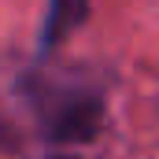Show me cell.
<instances>
[{
    "label": "cell",
    "instance_id": "obj_1",
    "mask_svg": "<svg viewBox=\"0 0 159 159\" xmlns=\"http://www.w3.org/2000/svg\"><path fill=\"white\" fill-rule=\"evenodd\" d=\"M104 104L89 89H52L41 100V129L48 141L59 144H85L100 133Z\"/></svg>",
    "mask_w": 159,
    "mask_h": 159
},
{
    "label": "cell",
    "instance_id": "obj_2",
    "mask_svg": "<svg viewBox=\"0 0 159 159\" xmlns=\"http://www.w3.org/2000/svg\"><path fill=\"white\" fill-rule=\"evenodd\" d=\"M85 19H89V0H48L44 30H41L44 48H52V44H59L63 37H70Z\"/></svg>",
    "mask_w": 159,
    "mask_h": 159
}]
</instances>
